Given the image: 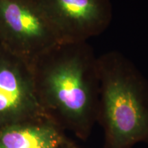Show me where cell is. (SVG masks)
Listing matches in <instances>:
<instances>
[{
	"mask_svg": "<svg viewBox=\"0 0 148 148\" xmlns=\"http://www.w3.org/2000/svg\"><path fill=\"white\" fill-rule=\"evenodd\" d=\"M97 119L105 131V148H130L148 143V82L117 51L97 57Z\"/></svg>",
	"mask_w": 148,
	"mask_h": 148,
	"instance_id": "7a4b0ae2",
	"label": "cell"
},
{
	"mask_svg": "<svg viewBox=\"0 0 148 148\" xmlns=\"http://www.w3.org/2000/svg\"><path fill=\"white\" fill-rule=\"evenodd\" d=\"M61 42L37 0H0V45L31 63Z\"/></svg>",
	"mask_w": 148,
	"mask_h": 148,
	"instance_id": "3957f363",
	"label": "cell"
},
{
	"mask_svg": "<svg viewBox=\"0 0 148 148\" xmlns=\"http://www.w3.org/2000/svg\"><path fill=\"white\" fill-rule=\"evenodd\" d=\"M61 42H87L102 34L112 18L111 0H37Z\"/></svg>",
	"mask_w": 148,
	"mask_h": 148,
	"instance_id": "5b68a950",
	"label": "cell"
},
{
	"mask_svg": "<svg viewBox=\"0 0 148 148\" xmlns=\"http://www.w3.org/2000/svg\"><path fill=\"white\" fill-rule=\"evenodd\" d=\"M45 114L59 126L84 136L97 119V57L87 42H60L30 63Z\"/></svg>",
	"mask_w": 148,
	"mask_h": 148,
	"instance_id": "6da1fadb",
	"label": "cell"
},
{
	"mask_svg": "<svg viewBox=\"0 0 148 148\" xmlns=\"http://www.w3.org/2000/svg\"><path fill=\"white\" fill-rule=\"evenodd\" d=\"M59 127L47 116L8 125L0 130V148H61Z\"/></svg>",
	"mask_w": 148,
	"mask_h": 148,
	"instance_id": "8992f818",
	"label": "cell"
},
{
	"mask_svg": "<svg viewBox=\"0 0 148 148\" xmlns=\"http://www.w3.org/2000/svg\"><path fill=\"white\" fill-rule=\"evenodd\" d=\"M42 116L30 63L0 45V130Z\"/></svg>",
	"mask_w": 148,
	"mask_h": 148,
	"instance_id": "277c9868",
	"label": "cell"
}]
</instances>
